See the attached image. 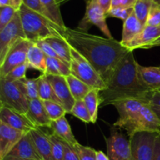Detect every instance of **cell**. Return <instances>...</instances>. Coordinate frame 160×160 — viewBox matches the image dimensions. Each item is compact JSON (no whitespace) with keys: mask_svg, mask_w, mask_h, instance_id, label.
<instances>
[{"mask_svg":"<svg viewBox=\"0 0 160 160\" xmlns=\"http://www.w3.org/2000/svg\"><path fill=\"white\" fill-rule=\"evenodd\" d=\"M64 38L93 66L106 84L119 62L131 51L116 39L94 35L78 28H67Z\"/></svg>","mask_w":160,"mask_h":160,"instance_id":"obj_1","label":"cell"},{"mask_svg":"<svg viewBox=\"0 0 160 160\" xmlns=\"http://www.w3.org/2000/svg\"><path fill=\"white\" fill-rule=\"evenodd\" d=\"M152 92L142 83L138 72V62L133 51H130L119 62L106 89L100 92V99L103 106L132 98L142 99L149 104Z\"/></svg>","mask_w":160,"mask_h":160,"instance_id":"obj_2","label":"cell"},{"mask_svg":"<svg viewBox=\"0 0 160 160\" xmlns=\"http://www.w3.org/2000/svg\"><path fill=\"white\" fill-rule=\"evenodd\" d=\"M22 25L26 38L35 43L51 37H65L66 29L56 24L52 20L31 10L25 5L19 9Z\"/></svg>","mask_w":160,"mask_h":160,"instance_id":"obj_3","label":"cell"},{"mask_svg":"<svg viewBox=\"0 0 160 160\" xmlns=\"http://www.w3.org/2000/svg\"><path fill=\"white\" fill-rule=\"evenodd\" d=\"M29 102L23 80L9 81L0 78V107L9 108L20 113L27 114Z\"/></svg>","mask_w":160,"mask_h":160,"instance_id":"obj_4","label":"cell"},{"mask_svg":"<svg viewBox=\"0 0 160 160\" xmlns=\"http://www.w3.org/2000/svg\"><path fill=\"white\" fill-rule=\"evenodd\" d=\"M145 101L139 98H126L112 102V104L117 109L119 118L114 123L113 126L125 130L131 138L137 132L138 123L140 118L141 109Z\"/></svg>","mask_w":160,"mask_h":160,"instance_id":"obj_5","label":"cell"},{"mask_svg":"<svg viewBox=\"0 0 160 160\" xmlns=\"http://www.w3.org/2000/svg\"><path fill=\"white\" fill-rule=\"evenodd\" d=\"M70 52L71 74L92 87V88H96L100 91L105 90L106 88V82L95 70L93 66L72 46H70Z\"/></svg>","mask_w":160,"mask_h":160,"instance_id":"obj_6","label":"cell"},{"mask_svg":"<svg viewBox=\"0 0 160 160\" xmlns=\"http://www.w3.org/2000/svg\"><path fill=\"white\" fill-rule=\"evenodd\" d=\"M159 133L138 131L130 138L131 160H152L156 140Z\"/></svg>","mask_w":160,"mask_h":160,"instance_id":"obj_7","label":"cell"},{"mask_svg":"<svg viewBox=\"0 0 160 160\" xmlns=\"http://www.w3.org/2000/svg\"><path fill=\"white\" fill-rule=\"evenodd\" d=\"M106 13L98 4L96 0H89L86 6L85 14L79 23L78 29L88 31L91 26L94 25L100 29L106 38H113L106 23Z\"/></svg>","mask_w":160,"mask_h":160,"instance_id":"obj_8","label":"cell"},{"mask_svg":"<svg viewBox=\"0 0 160 160\" xmlns=\"http://www.w3.org/2000/svg\"><path fill=\"white\" fill-rule=\"evenodd\" d=\"M23 38H26V35L18 10L13 20L0 31V64L3 62L11 48L18 41Z\"/></svg>","mask_w":160,"mask_h":160,"instance_id":"obj_9","label":"cell"},{"mask_svg":"<svg viewBox=\"0 0 160 160\" xmlns=\"http://www.w3.org/2000/svg\"><path fill=\"white\" fill-rule=\"evenodd\" d=\"M33 42L26 38L20 39L8 52L0 64V78H5L9 72L19 66L28 62V54Z\"/></svg>","mask_w":160,"mask_h":160,"instance_id":"obj_10","label":"cell"},{"mask_svg":"<svg viewBox=\"0 0 160 160\" xmlns=\"http://www.w3.org/2000/svg\"><path fill=\"white\" fill-rule=\"evenodd\" d=\"M107 156L110 160H131L130 140L114 127L106 139Z\"/></svg>","mask_w":160,"mask_h":160,"instance_id":"obj_11","label":"cell"},{"mask_svg":"<svg viewBox=\"0 0 160 160\" xmlns=\"http://www.w3.org/2000/svg\"><path fill=\"white\" fill-rule=\"evenodd\" d=\"M1 160H42L31 134L27 133L13 148Z\"/></svg>","mask_w":160,"mask_h":160,"instance_id":"obj_12","label":"cell"},{"mask_svg":"<svg viewBox=\"0 0 160 160\" xmlns=\"http://www.w3.org/2000/svg\"><path fill=\"white\" fill-rule=\"evenodd\" d=\"M0 122L24 133L31 132L36 128L27 114L20 113L6 107H0Z\"/></svg>","mask_w":160,"mask_h":160,"instance_id":"obj_13","label":"cell"},{"mask_svg":"<svg viewBox=\"0 0 160 160\" xmlns=\"http://www.w3.org/2000/svg\"><path fill=\"white\" fill-rule=\"evenodd\" d=\"M46 76L62 106L66 109L67 113H70L76 101L70 92L66 78L62 76H53V75H46Z\"/></svg>","mask_w":160,"mask_h":160,"instance_id":"obj_14","label":"cell"},{"mask_svg":"<svg viewBox=\"0 0 160 160\" xmlns=\"http://www.w3.org/2000/svg\"><path fill=\"white\" fill-rule=\"evenodd\" d=\"M26 134L0 122V160L15 147Z\"/></svg>","mask_w":160,"mask_h":160,"instance_id":"obj_15","label":"cell"},{"mask_svg":"<svg viewBox=\"0 0 160 160\" xmlns=\"http://www.w3.org/2000/svg\"><path fill=\"white\" fill-rule=\"evenodd\" d=\"M27 116L36 128H51L52 120L47 113L43 101L40 98L29 102V108Z\"/></svg>","mask_w":160,"mask_h":160,"instance_id":"obj_16","label":"cell"},{"mask_svg":"<svg viewBox=\"0 0 160 160\" xmlns=\"http://www.w3.org/2000/svg\"><path fill=\"white\" fill-rule=\"evenodd\" d=\"M138 131L160 133V119L149 104H145L141 109L137 128Z\"/></svg>","mask_w":160,"mask_h":160,"instance_id":"obj_17","label":"cell"},{"mask_svg":"<svg viewBox=\"0 0 160 160\" xmlns=\"http://www.w3.org/2000/svg\"><path fill=\"white\" fill-rule=\"evenodd\" d=\"M160 37L159 27H152L146 25L143 31L138 34L131 42L127 43L123 46L133 51L136 48H142L149 45Z\"/></svg>","mask_w":160,"mask_h":160,"instance_id":"obj_18","label":"cell"},{"mask_svg":"<svg viewBox=\"0 0 160 160\" xmlns=\"http://www.w3.org/2000/svg\"><path fill=\"white\" fill-rule=\"evenodd\" d=\"M30 134L42 160H53L52 146L48 134H45L39 128L33 129Z\"/></svg>","mask_w":160,"mask_h":160,"instance_id":"obj_19","label":"cell"},{"mask_svg":"<svg viewBox=\"0 0 160 160\" xmlns=\"http://www.w3.org/2000/svg\"><path fill=\"white\" fill-rule=\"evenodd\" d=\"M138 72L142 83L148 89L160 91V67H144L138 62Z\"/></svg>","mask_w":160,"mask_h":160,"instance_id":"obj_20","label":"cell"},{"mask_svg":"<svg viewBox=\"0 0 160 160\" xmlns=\"http://www.w3.org/2000/svg\"><path fill=\"white\" fill-rule=\"evenodd\" d=\"M51 128L55 135L71 145L72 147L74 146L75 144L78 142L75 138L72 132L71 127L65 117H62V118L55 120V121H52Z\"/></svg>","mask_w":160,"mask_h":160,"instance_id":"obj_21","label":"cell"},{"mask_svg":"<svg viewBox=\"0 0 160 160\" xmlns=\"http://www.w3.org/2000/svg\"><path fill=\"white\" fill-rule=\"evenodd\" d=\"M145 26L142 24L134 12H133L124 22L123 26V32H122V39L120 41L123 45H126L129 42H131L133 38L136 37L138 34H140Z\"/></svg>","mask_w":160,"mask_h":160,"instance_id":"obj_22","label":"cell"},{"mask_svg":"<svg viewBox=\"0 0 160 160\" xmlns=\"http://www.w3.org/2000/svg\"><path fill=\"white\" fill-rule=\"evenodd\" d=\"M46 55L34 43L31 45L28 54V64L29 68L35 69L42 73L46 72Z\"/></svg>","mask_w":160,"mask_h":160,"instance_id":"obj_23","label":"cell"},{"mask_svg":"<svg viewBox=\"0 0 160 160\" xmlns=\"http://www.w3.org/2000/svg\"><path fill=\"white\" fill-rule=\"evenodd\" d=\"M47 42L52 47L58 57L70 65L71 62V52L70 45L63 38L51 37L45 39Z\"/></svg>","mask_w":160,"mask_h":160,"instance_id":"obj_24","label":"cell"},{"mask_svg":"<svg viewBox=\"0 0 160 160\" xmlns=\"http://www.w3.org/2000/svg\"><path fill=\"white\" fill-rule=\"evenodd\" d=\"M46 75L67 77L71 74L70 65L59 58H46Z\"/></svg>","mask_w":160,"mask_h":160,"instance_id":"obj_25","label":"cell"},{"mask_svg":"<svg viewBox=\"0 0 160 160\" xmlns=\"http://www.w3.org/2000/svg\"><path fill=\"white\" fill-rule=\"evenodd\" d=\"M66 80L70 88V92L75 101L84 100L86 95L92 91V88L88 85L82 81L79 80L73 75L70 74L66 77Z\"/></svg>","mask_w":160,"mask_h":160,"instance_id":"obj_26","label":"cell"},{"mask_svg":"<svg viewBox=\"0 0 160 160\" xmlns=\"http://www.w3.org/2000/svg\"><path fill=\"white\" fill-rule=\"evenodd\" d=\"M37 80L39 98L42 101H52L61 104L60 101L55 93L52 86L47 78L46 74L42 73L38 78H37Z\"/></svg>","mask_w":160,"mask_h":160,"instance_id":"obj_27","label":"cell"},{"mask_svg":"<svg viewBox=\"0 0 160 160\" xmlns=\"http://www.w3.org/2000/svg\"><path fill=\"white\" fill-rule=\"evenodd\" d=\"M100 92L101 91L98 89L92 88V91L84 98L86 106H87L91 117H92V123H96L97 119H98V107L101 104Z\"/></svg>","mask_w":160,"mask_h":160,"instance_id":"obj_28","label":"cell"},{"mask_svg":"<svg viewBox=\"0 0 160 160\" xmlns=\"http://www.w3.org/2000/svg\"><path fill=\"white\" fill-rule=\"evenodd\" d=\"M153 5L152 0H137L134 6V12L143 26H146L150 9Z\"/></svg>","mask_w":160,"mask_h":160,"instance_id":"obj_29","label":"cell"},{"mask_svg":"<svg viewBox=\"0 0 160 160\" xmlns=\"http://www.w3.org/2000/svg\"><path fill=\"white\" fill-rule=\"evenodd\" d=\"M41 1H42L43 6L45 7V9H47V11L51 15L53 21L56 24L59 25V27H61L63 29H66L67 27H66L62 14H61L60 8H59L60 6L58 4L57 1L56 0H41Z\"/></svg>","mask_w":160,"mask_h":160,"instance_id":"obj_30","label":"cell"},{"mask_svg":"<svg viewBox=\"0 0 160 160\" xmlns=\"http://www.w3.org/2000/svg\"><path fill=\"white\" fill-rule=\"evenodd\" d=\"M43 103L52 121L59 120L62 117H65L66 113H67L63 106L59 103L52 101H43Z\"/></svg>","mask_w":160,"mask_h":160,"instance_id":"obj_31","label":"cell"},{"mask_svg":"<svg viewBox=\"0 0 160 160\" xmlns=\"http://www.w3.org/2000/svg\"><path fill=\"white\" fill-rule=\"evenodd\" d=\"M70 114L76 117L79 120H82L84 123H92V119L90 115L88 109L86 106L84 100H78L74 103L73 109H72Z\"/></svg>","mask_w":160,"mask_h":160,"instance_id":"obj_32","label":"cell"},{"mask_svg":"<svg viewBox=\"0 0 160 160\" xmlns=\"http://www.w3.org/2000/svg\"><path fill=\"white\" fill-rule=\"evenodd\" d=\"M52 146L53 160H64V142L53 133L48 134Z\"/></svg>","mask_w":160,"mask_h":160,"instance_id":"obj_33","label":"cell"},{"mask_svg":"<svg viewBox=\"0 0 160 160\" xmlns=\"http://www.w3.org/2000/svg\"><path fill=\"white\" fill-rule=\"evenodd\" d=\"M17 11L18 10L12 6L0 7V31L13 20Z\"/></svg>","mask_w":160,"mask_h":160,"instance_id":"obj_34","label":"cell"},{"mask_svg":"<svg viewBox=\"0 0 160 160\" xmlns=\"http://www.w3.org/2000/svg\"><path fill=\"white\" fill-rule=\"evenodd\" d=\"M77 152L80 160H97V151L88 146L81 145L79 142L73 147Z\"/></svg>","mask_w":160,"mask_h":160,"instance_id":"obj_35","label":"cell"},{"mask_svg":"<svg viewBox=\"0 0 160 160\" xmlns=\"http://www.w3.org/2000/svg\"><path fill=\"white\" fill-rule=\"evenodd\" d=\"M25 92L29 101L39 98L37 78H25L23 80Z\"/></svg>","mask_w":160,"mask_h":160,"instance_id":"obj_36","label":"cell"},{"mask_svg":"<svg viewBox=\"0 0 160 160\" xmlns=\"http://www.w3.org/2000/svg\"><path fill=\"white\" fill-rule=\"evenodd\" d=\"M23 4L25 5L27 7L29 8L31 10L34 11V12H38V13L41 14V15L44 16V17H47L48 19L53 21L51 15L47 11L45 6H43L41 0H23Z\"/></svg>","mask_w":160,"mask_h":160,"instance_id":"obj_37","label":"cell"},{"mask_svg":"<svg viewBox=\"0 0 160 160\" xmlns=\"http://www.w3.org/2000/svg\"><path fill=\"white\" fill-rule=\"evenodd\" d=\"M134 12V7H115L112 8L106 14L107 17L120 19L123 22Z\"/></svg>","mask_w":160,"mask_h":160,"instance_id":"obj_38","label":"cell"},{"mask_svg":"<svg viewBox=\"0 0 160 160\" xmlns=\"http://www.w3.org/2000/svg\"><path fill=\"white\" fill-rule=\"evenodd\" d=\"M28 68H29V66H28V62L24 64H22V65L19 66V67L13 69L12 71L9 72V73L3 78H5V79H6L7 81H21V80L27 78L26 73Z\"/></svg>","mask_w":160,"mask_h":160,"instance_id":"obj_39","label":"cell"},{"mask_svg":"<svg viewBox=\"0 0 160 160\" xmlns=\"http://www.w3.org/2000/svg\"><path fill=\"white\" fill-rule=\"evenodd\" d=\"M146 25L152 27H160V6L155 3H153L151 9H150Z\"/></svg>","mask_w":160,"mask_h":160,"instance_id":"obj_40","label":"cell"},{"mask_svg":"<svg viewBox=\"0 0 160 160\" xmlns=\"http://www.w3.org/2000/svg\"><path fill=\"white\" fill-rule=\"evenodd\" d=\"M34 44H35L38 47H39V48L42 50V52H43L46 55V56H48V57L59 58L58 57L57 54L55 52L52 47L51 45H50L45 40L38 41V42H35Z\"/></svg>","mask_w":160,"mask_h":160,"instance_id":"obj_41","label":"cell"},{"mask_svg":"<svg viewBox=\"0 0 160 160\" xmlns=\"http://www.w3.org/2000/svg\"><path fill=\"white\" fill-rule=\"evenodd\" d=\"M64 142V160H80L77 152L74 148L67 144V142Z\"/></svg>","mask_w":160,"mask_h":160,"instance_id":"obj_42","label":"cell"},{"mask_svg":"<svg viewBox=\"0 0 160 160\" xmlns=\"http://www.w3.org/2000/svg\"><path fill=\"white\" fill-rule=\"evenodd\" d=\"M137 0H112V8L134 7Z\"/></svg>","mask_w":160,"mask_h":160,"instance_id":"obj_43","label":"cell"},{"mask_svg":"<svg viewBox=\"0 0 160 160\" xmlns=\"http://www.w3.org/2000/svg\"><path fill=\"white\" fill-rule=\"evenodd\" d=\"M149 105L160 107V91H155L152 92L149 98Z\"/></svg>","mask_w":160,"mask_h":160,"instance_id":"obj_44","label":"cell"},{"mask_svg":"<svg viewBox=\"0 0 160 160\" xmlns=\"http://www.w3.org/2000/svg\"><path fill=\"white\" fill-rule=\"evenodd\" d=\"M96 2L106 14L112 9V0H96Z\"/></svg>","mask_w":160,"mask_h":160,"instance_id":"obj_45","label":"cell"},{"mask_svg":"<svg viewBox=\"0 0 160 160\" xmlns=\"http://www.w3.org/2000/svg\"><path fill=\"white\" fill-rule=\"evenodd\" d=\"M152 160H160V133L158 134L157 138L156 140Z\"/></svg>","mask_w":160,"mask_h":160,"instance_id":"obj_46","label":"cell"},{"mask_svg":"<svg viewBox=\"0 0 160 160\" xmlns=\"http://www.w3.org/2000/svg\"><path fill=\"white\" fill-rule=\"evenodd\" d=\"M1 6H12L16 8L13 0H0V7Z\"/></svg>","mask_w":160,"mask_h":160,"instance_id":"obj_47","label":"cell"},{"mask_svg":"<svg viewBox=\"0 0 160 160\" xmlns=\"http://www.w3.org/2000/svg\"><path fill=\"white\" fill-rule=\"evenodd\" d=\"M157 46H160V37L158 39H156V41H154L153 42H152L151 44H149V45L143 47L142 49H149V48H153V47H157Z\"/></svg>","mask_w":160,"mask_h":160,"instance_id":"obj_48","label":"cell"},{"mask_svg":"<svg viewBox=\"0 0 160 160\" xmlns=\"http://www.w3.org/2000/svg\"><path fill=\"white\" fill-rule=\"evenodd\" d=\"M97 160H110L102 151H97Z\"/></svg>","mask_w":160,"mask_h":160,"instance_id":"obj_49","label":"cell"},{"mask_svg":"<svg viewBox=\"0 0 160 160\" xmlns=\"http://www.w3.org/2000/svg\"><path fill=\"white\" fill-rule=\"evenodd\" d=\"M14 3H15V6H16V9L17 10H19L20 8V6L23 5V0H13Z\"/></svg>","mask_w":160,"mask_h":160,"instance_id":"obj_50","label":"cell"},{"mask_svg":"<svg viewBox=\"0 0 160 160\" xmlns=\"http://www.w3.org/2000/svg\"><path fill=\"white\" fill-rule=\"evenodd\" d=\"M152 107L153 110L156 112V114H157L158 117H159L160 119V107H158V106H152Z\"/></svg>","mask_w":160,"mask_h":160,"instance_id":"obj_51","label":"cell"},{"mask_svg":"<svg viewBox=\"0 0 160 160\" xmlns=\"http://www.w3.org/2000/svg\"><path fill=\"white\" fill-rule=\"evenodd\" d=\"M58 2V4L59 5V6H61L62 4H64V3H66L67 2L70 1V0H56Z\"/></svg>","mask_w":160,"mask_h":160,"instance_id":"obj_52","label":"cell"},{"mask_svg":"<svg viewBox=\"0 0 160 160\" xmlns=\"http://www.w3.org/2000/svg\"><path fill=\"white\" fill-rule=\"evenodd\" d=\"M153 2V3L158 5V6H160V0H152Z\"/></svg>","mask_w":160,"mask_h":160,"instance_id":"obj_53","label":"cell"},{"mask_svg":"<svg viewBox=\"0 0 160 160\" xmlns=\"http://www.w3.org/2000/svg\"><path fill=\"white\" fill-rule=\"evenodd\" d=\"M159 28H160V27H159Z\"/></svg>","mask_w":160,"mask_h":160,"instance_id":"obj_54","label":"cell"}]
</instances>
